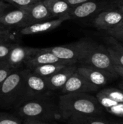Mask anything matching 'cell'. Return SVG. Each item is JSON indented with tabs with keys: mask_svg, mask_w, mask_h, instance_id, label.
I'll use <instances>...</instances> for the list:
<instances>
[{
	"mask_svg": "<svg viewBox=\"0 0 123 124\" xmlns=\"http://www.w3.org/2000/svg\"><path fill=\"white\" fill-rule=\"evenodd\" d=\"M57 107L59 116L66 121L80 116H96L103 112V108L96 97L89 93L62 94Z\"/></svg>",
	"mask_w": 123,
	"mask_h": 124,
	"instance_id": "cell-1",
	"label": "cell"
},
{
	"mask_svg": "<svg viewBox=\"0 0 123 124\" xmlns=\"http://www.w3.org/2000/svg\"><path fill=\"white\" fill-rule=\"evenodd\" d=\"M28 72V69L14 70L0 84V108H17Z\"/></svg>",
	"mask_w": 123,
	"mask_h": 124,
	"instance_id": "cell-2",
	"label": "cell"
},
{
	"mask_svg": "<svg viewBox=\"0 0 123 124\" xmlns=\"http://www.w3.org/2000/svg\"><path fill=\"white\" fill-rule=\"evenodd\" d=\"M17 109V113L25 119L30 118L44 121L54 119L57 115L59 116L58 107L47 97L25 102Z\"/></svg>",
	"mask_w": 123,
	"mask_h": 124,
	"instance_id": "cell-3",
	"label": "cell"
},
{
	"mask_svg": "<svg viewBox=\"0 0 123 124\" xmlns=\"http://www.w3.org/2000/svg\"><path fill=\"white\" fill-rule=\"evenodd\" d=\"M95 44L88 40H80L70 44L44 48L43 49L51 52L59 60L69 65H75L80 62L88 51Z\"/></svg>",
	"mask_w": 123,
	"mask_h": 124,
	"instance_id": "cell-4",
	"label": "cell"
},
{
	"mask_svg": "<svg viewBox=\"0 0 123 124\" xmlns=\"http://www.w3.org/2000/svg\"><path fill=\"white\" fill-rule=\"evenodd\" d=\"M50 92L51 91L48 89L45 78L40 77L29 70L25 77L22 92L17 108L25 102L46 97Z\"/></svg>",
	"mask_w": 123,
	"mask_h": 124,
	"instance_id": "cell-5",
	"label": "cell"
},
{
	"mask_svg": "<svg viewBox=\"0 0 123 124\" xmlns=\"http://www.w3.org/2000/svg\"><path fill=\"white\" fill-rule=\"evenodd\" d=\"M83 65L91 66L117 76L115 72V64L107 49L103 46L95 44L80 62Z\"/></svg>",
	"mask_w": 123,
	"mask_h": 124,
	"instance_id": "cell-6",
	"label": "cell"
},
{
	"mask_svg": "<svg viewBox=\"0 0 123 124\" xmlns=\"http://www.w3.org/2000/svg\"><path fill=\"white\" fill-rule=\"evenodd\" d=\"M99 87L88 81L76 71L69 78L62 88V94L71 93H90L96 92Z\"/></svg>",
	"mask_w": 123,
	"mask_h": 124,
	"instance_id": "cell-7",
	"label": "cell"
},
{
	"mask_svg": "<svg viewBox=\"0 0 123 124\" xmlns=\"http://www.w3.org/2000/svg\"><path fill=\"white\" fill-rule=\"evenodd\" d=\"M76 72L85 78L88 81L98 87L104 86L116 76L107 71L83 65L77 67Z\"/></svg>",
	"mask_w": 123,
	"mask_h": 124,
	"instance_id": "cell-8",
	"label": "cell"
},
{
	"mask_svg": "<svg viewBox=\"0 0 123 124\" xmlns=\"http://www.w3.org/2000/svg\"><path fill=\"white\" fill-rule=\"evenodd\" d=\"M123 20V14L120 9L101 11L94 19V25L99 30L109 31Z\"/></svg>",
	"mask_w": 123,
	"mask_h": 124,
	"instance_id": "cell-9",
	"label": "cell"
},
{
	"mask_svg": "<svg viewBox=\"0 0 123 124\" xmlns=\"http://www.w3.org/2000/svg\"><path fill=\"white\" fill-rule=\"evenodd\" d=\"M38 51V49L22 46H14L11 49L8 57L4 61L11 68L17 69L22 64L25 63Z\"/></svg>",
	"mask_w": 123,
	"mask_h": 124,
	"instance_id": "cell-10",
	"label": "cell"
},
{
	"mask_svg": "<svg viewBox=\"0 0 123 124\" xmlns=\"http://www.w3.org/2000/svg\"><path fill=\"white\" fill-rule=\"evenodd\" d=\"M77 66L75 65H69L64 68L51 75L49 77L45 78L48 89L49 91L61 90L64 85L66 84L69 78L76 71Z\"/></svg>",
	"mask_w": 123,
	"mask_h": 124,
	"instance_id": "cell-11",
	"label": "cell"
},
{
	"mask_svg": "<svg viewBox=\"0 0 123 124\" xmlns=\"http://www.w3.org/2000/svg\"><path fill=\"white\" fill-rule=\"evenodd\" d=\"M70 18L71 17L70 16V15L66 14L54 20L40 22V23H34L30 25H27L26 27H24L20 31V33L22 35H33V34H36L39 33L49 31L56 28L57 27L60 25L64 21L69 20Z\"/></svg>",
	"mask_w": 123,
	"mask_h": 124,
	"instance_id": "cell-12",
	"label": "cell"
},
{
	"mask_svg": "<svg viewBox=\"0 0 123 124\" xmlns=\"http://www.w3.org/2000/svg\"><path fill=\"white\" fill-rule=\"evenodd\" d=\"M20 8L24 9L28 13V25L43 22L45 20L54 17L49 9L45 6L43 1H38L25 7H20Z\"/></svg>",
	"mask_w": 123,
	"mask_h": 124,
	"instance_id": "cell-13",
	"label": "cell"
},
{
	"mask_svg": "<svg viewBox=\"0 0 123 124\" xmlns=\"http://www.w3.org/2000/svg\"><path fill=\"white\" fill-rule=\"evenodd\" d=\"M106 4L101 1H88L86 2H83L82 4H78L76 6L72 7L69 15L70 16L77 17V18H84L87 17L97 11L101 10V9L104 8Z\"/></svg>",
	"mask_w": 123,
	"mask_h": 124,
	"instance_id": "cell-14",
	"label": "cell"
},
{
	"mask_svg": "<svg viewBox=\"0 0 123 124\" xmlns=\"http://www.w3.org/2000/svg\"><path fill=\"white\" fill-rule=\"evenodd\" d=\"M62 63L69 65L68 63L59 60L54 54L48 51H45L43 49H38V51L34 54L25 64L30 69H33L38 66L46 65V64H54Z\"/></svg>",
	"mask_w": 123,
	"mask_h": 124,
	"instance_id": "cell-15",
	"label": "cell"
},
{
	"mask_svg": "<svg viewBox=\"0 0 123 124\" xmlns=\"http://www.w3.org/2000/svg\"><path fill=\"white\" fill-rule=\"evenodd\" d=\"M0 23L5 25H28V15L24 9L20 8L0 15Z\"/></svg>",
	"mask_w": 123,
	"mask_h": 124,
	"instance_id": "cell-16",
	"label": "cell"
},
{
	"mask_svg": "<svg viewBox=\"0 0 123 124\" xmlns=\"http://www.w3.org/2000/svg\"><path fill=\"white\" fill-rule=\"evenodd\" d=\"M101 106L108 113L119 117H123V103L115 101L106 95L103 94L100 91L96 96Z\"/></svg>",
	"mask_w": 123,
	"mask_h": 124,
	"instance_id": "cell-17",
	"label": "cell"
},
{
	"mask_svg": "<svg viewBox=\"0 0 123 124\" xmlns=\"http://www.w3.org/2000/svg\"><path fill=\"white\" fill-rule=\"evenodd\" d=\"M107 49L115 65L123 66V44L111 36L106 38Z\"/></svg>",
	"mask_w": 123,
	"mask_h": 124,
	"instance_id": "cell-18",
	"label": "cell"
},
{
	"mask_svg": "<svg viewBox=\"0 0 123 124\" xmlns=\"http://www.w3.org/2000/svg\"><path fill=\"white\" fill-rule=\"evenodd\" d=\"M45 6L49 9L51 15L54 16H62L69 14L71 6L65 0H42Z\"/></svg>",
	"mask_w": 123,
	"mask_h": 124,
	"instance_id": "cell-19",
	"label": "cell"
},
{
	"mask_svg": "<svg viewBox=\"0 0 123 124\" xmlns=\"http://www.w3.org/2000/svg\"><path fill=\"white\" fill-rule=\"evenodd\" d=\"M69 65L62 64V63H54V64H46L38 66L33 70V73L40 77L43 78L51 76V75L59 71L65 66Z\"/></svg>",
	"mask_w": 123,
	"mask_h": 124,
	"instance_id": "cell-20",
	"label": "cell"
},
{
	"mask_svg": "<svg viewBox=\"0 0 123 124\" xmlns=\"http://www.w3.org/2000/svg\"><path fill=\"white\" fill-rule=\"evenodd\" d=\"M67 124H107L96 116H80L72 118L67 121Z\"/></svg>",
	"mask_w": 123,
	"mask_h": 124,
	"instance_id": "cell-21",
	"label": "cell"
},
{
	"mask_svg": "<svg viewBox=\"0 0 123 124\" xmlns=\"http://www.w3.org/2000/svg\"><path fill=\"white\" fill-rule=\"evenodd\" d=\"M103 94L109 97L110 99L123 103V91L116 88H106L100 91Z\"/></svg>",
	"mask_w": 123,
	"mask_h": 124,
	"instance_id": "cell-22",
	"label": "cell"
},
{
	"mask_svg": "<svg viewBox=\"0 0 123 124\" xmlns=\"http://www.w3.org/2000/svg\"><path fill=\"white\" fill-rule=\"evenodd\" d=\"M16 69L11 68L7 63L4 61H0V84L5 80V78Z\"/></svg>",
	"mask_w": 123,
	"mask_h": 124,
	"instance_id": "cell-23",
	"label": "cell"
},
{
	"mask_svg": "<svg viewBox=\"0 0 123 124\" xmlns=\"http://www.w3.org/2000/svg\"><path fill=\"white\" fill-rule=\"evenodd\" d=\"M0 124H23V123L14 116L0 113Z\"/></svg>",
	"mask_w": 123,
	"mask_h": 124,
	"instance_id": "cell-24",
	"label": "cell"
},
{
	"mask_svg": "<svg viewBox=\"0 0 123 124\" xmlns=\"http://www.w3.org/2000/svg\"><path fill=\"white\" fill-rule=\"evenodd\" d=\"M13 46L14 45L0 44V61L7 60Z\"/></svg>",
	"mask_w": 123,
	"mask_h": 124,
	"instance_id": "cell-25",
	"label": "cell"
},
{
	"mask_svg": "<svg viewBox=\"0 0 123 124\" xmlns=\"http://www.w3.org/2000/svg\"><path fill=\"white\" fill-rule=\"evenodd\" d=\"M107 32L109 36H112L113 38H115L117 41L123 43V29H122V30H117V29L112 28V29L107 31Z\"/></svg>",
	"mask_w": 123,
	"mask_h": 124,
	"instance_id": "cell-26",
	"label": "cell"
},
{
	"mask_svg": "<svg viewBox=\"0 0 123 124\" xmlns=\"http://www.w3.org/2000/svg\"><path fill=\"white\" fill-rule=\"evenodd\" d=\"M7 1H10L16 5H18L20 7H25V6L32 4L40 0H7Z\"/></svg>",
	"mask_w": 123,
	"mask_h": 124,
	"instance_id": "cell-27",
	"label": "cell"
},
{
	"mask_svg": "<svg viewBox=\"0 0 123 124\" xmlns=\"http://www.w3.org/2000/svg\"><path fill=\"white\" fill-rule=\"evenodd\" d=\"M23 124H51L49 123H46L43 121L40 120H36V119H30V118H26L24 120Z\"/></svg>",
	"mask_w": 123,
	"mask_h": 124,
	"instance_id": "cell-28",
	"label": "cell"
},
{
	"mask_svg": "<svg viewBox=\"0 0 123 124\" xmlns=\"http://www.w3.org/2000/svg\"><path fill=\"white\" fill-rule=\"evenodd\" d=\"M71 7H74L76 6L78 4H82L83 2L88 1H91V0H65Z\"/></svg>",
	"mask_w": 123,
	"mask_h": 124,
	"instance_id": "cell-29",
	"label": "cell"
},
{
	"mask_svg": "<svg viewBox=\"0 0 123 124\" xmlns=\"http://www.w3.org/2000/svg\"><path fill=\"white\" fill-rule=\"evenodd\" d=\"M115 73L119 76H121L123 78V66H120V65H115Z\"/></svg>",
	"mask_w": 123,
	"mask_h": 124,
	"instance_id": "cell-30",
	"label": "cell"
},
{
	"mask_svg": "<svg viewBox=\"0 0 123 124\" xmlns=\"http://www.w3.org/2000/svg\"><path fill=\"white\" fill-rule=\"evenodd\" d=\"M7 7V4H5L4 3L0 1V15H2L3 11H4Z\"/></svg>",
	"mask_w": 123,
	"mask_h": 124,
	"instance_id": "cell-31",
	"label": "cell"
},
{
	"mask_svg": "<svg viewBox=\"0 0 123 124\" xmlns=\"http://www.w3.org/2000/svg\"><path fill=\"white\" fill-rule=\"evenodd\" d=\"M113 29H117V30H122L123 29V20H122L118 25H117L115 28H113Z\"/></svg>",
	"mask_w": 123,
	"mask_h": 124,
	"instance_id": "cell-32",
	"label": "cell"
},
{
	"mask_svg": "<svg viewBox=\"0 0 123 124\" xmlns=\"http://www.w3.org/2000/svg\"><path fill=\"white\" fill-rule=\"evenodd\" d=\"M120 10L121 11V12L123 13V4L120 5Z\"/></svg>",
	"mask_w": 123,
	"mask_h": 124,
	"instance_id": "cell-33",
	"label": "cell"
},
{
	"mask_svg": "<svg viewBox=\"0 0 123 124\" xmlns=\"http://www.w3.org/2000/svg\"><path fill=\"white\" fill-rule=\"evenodd\" d=\"M120 89L123 91V81L121 83V84H120Z\"/></svg>",
	"mask_w": 123,
	"mask_h": 124,
	"instance_id": "cell-34",
	"label": "cell"
},
{
	"mask_svg": "<svg viewBox=\"0 0 123 124\" xmlns=\"http://www.w3.org/2000/svg\"><path fill=\"white\" fill-rule=\"evenodd\" d=\"M2 36H3V33H2V32H1V31H0V38H1V37Z\"/></svg>",
	"mask_w": 123,
	"mask_h": 124,
	"instance_id": "cell-35",
	"label": "cell"
},
{
	"mask_svg": "<svg viewBox=\"0 0 123 124\" xmlns=\"http://www.w3.org/2000/svg\"></svg>",
	"mask_w": 123,
	"mask_h": 124,
	"instance_id": "cell-36",
	"label": "cell"
}]
</instances>
